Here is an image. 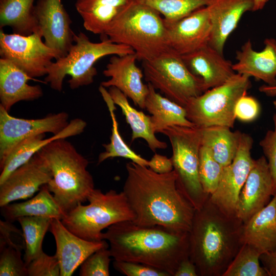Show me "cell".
Wrapping results in <instances>:
<instances>
[{
	"label": "cell",
	"instance_id": "f6af8a7d",
	"mask_svg": "<svg viewBox=\"0 0 276 276\" xmlns=\"http://www.w3.org/2000/svg\"><path fill=\"white\" fill-rule=\"evenodd\" d=\"M260 260L268 276H276V248L272 252L261 255Z\"/></svg>",
	"mask_w": 276,
	"mask_h": 276
},
{
	"label": "cell",
	"instance_id": "836d02e7",
	"mask_svg": "<svg viewBox=\"0 0 276 276\" xmlns=\"http://www.w3.org/2000/svg\"><path fill=\"white\" fill-rule=\"evenodd\" d=\"M261 255L254 247L243 244L223 276H268L261 266Z\"/></svg>",
	"mask_w": 276,
	"mask_h": 276
},
{
	"label": "cell",
	"instance_id": "d6986e66",
	"mask_svg": "<svg viewBox=\"0 0 276 276\" xmlns=\"http://www.w3.org/2000/svg\"><path fill=\"white\" fill-rule=\"evenodd\" d=\"M274 195L272 176L264 156L255 159L241 191L236 211L243 223L264 208Z\"/></svg>",
	"mask_w": 276,
	"mask_h": 276
},
{
	"label": "cell",
	"instance_id": "30bf717a",
	"mask_svg": "<svg viewBox=\"0 0 276 276\" xmlns=\"http://www.w3.org/2000/svg\"><path fill=\"white\" fill-rule=\"evenodd\" d=\"M142 62L148 83L183 107L190 99L206 91L202 80L192 74L181 56L170 48L151 60Z\"/></svg>",
	"mask_w": 276,
	"mask_h": 276
},
{
	"label": "cell",
	"instance_id": "d590c367",
	"mask_svg": "<svg viewBox=\"0 0 276 276\" xmlns=\"http://www.w3.org/2000/svg\"><path fill=\"white\" fill-rule=\"evenodd\" d=\"M224 167L214 157L211 150L201 145L199 155V175L202 188L211 195L216 190Z\"/></svg>",
	"mask_w": 276,
	"mask_h": 276
},
{
	"label": "cell",
	"instance_id": "8d00e7d4",
	"mask_svg": "<svg viewBox=\"0 0 276 276\" xmlns=\"http://www.w3.org/2000/svg\"><path fill=\"white\" fill-rule=\"evenodd\" d=\"M111 256L109 245L89 256L80 265V276H109V265Z\"/></svg>",
	"mask_w": 276,
	"mask_h": 276
},
{
	"label": "cell",
	"instance_id": "603a6c76",
	"mask_svg": "<svg viewBox=\"0 0 276 276\" xmlns=\"http://www.w3.org/2000/svg\"><path fill=\"white\" fill-rule=\"evenodd\" d=\"M33 79L11 61L0 59V105L7 111L16 103L33 101L43 95L39 85L28 83Z\"/></svg>",
	"mask_w": 276,
	"mask_h": 276
},
{
	"label": "cell",
	"instance_id": "6da1fadb",
	"mask_svg": "<svg viewBox=\"0 0 276 276\" xmlns=\"http://www.w3.org/2000/svg\"><path fill=\"white\" fill-rule=\"evenodd\" d=\"M126 170L122 191L134 213V223L190 233L195 209L179 188L174 170L159 174L131 161Z\"/></svg>",
	"mask_w": 276,
	"mask_h": 276
},
{
	"label": "cell",
	"instance_id": "c3c4849f",
	"mask_svg": "<svg viewBox=\"0 0 276 276\" xmlns=\"http://www.w3.org/2000/svg\"><path fill=\"white\" fill-rule=\"evenodd\" d=\"M269 1L270 0H253L254 7L252 11L262 10Z\"/></svg>",
	"mask_w": 276,
	"mask_h": 276
},
{
	"label": "cell",
	"instance_id": "b9f144b4",
	"mask_svg": "<svg viewBox=\"0 0 276 276\" xmlns=\"http://www.w3.org/2000/svg\"><path fill=\"white\" fill-rule=\"evenodd\" d=\"M261 111L260 105L254 97L242 96L238 101L235 108L236 119L245 123L254 121L259 117Z\"/></svg>",
	"mask_w": 276,
	"mask_h": 276
},
{
	"label": "cell",
	"instance_id": "ffe728a7",
	"mask_svg": "<svg viewBox=\"0 0 276 276\" xmlns=\"http://www.w3.org/2000/svg\"><path fill=\"white\" fill-rule=\"evenodd\" d=\"M264 48L260 51L255 50L250 39L236 51L237 62L233 68L238 74L254 77L269 86L276 85V39L266 38Z\"/></svg>",
	"mask_w": 276,
	"mask_h": 276
},
{
	"label": "cell",
	"instance_id": "5b68a950",
	"mask_svg": "<svg viewBox=\"0 0 276 276\" xmlns=\"http://www.w3.org/2000/svg\"><path fill=\"white\" fill-rule=\"evenodd\" d=\"M138 0L128 5L105 33L112 42L131 48L137 60H151L169 49L164 18Z\"/></svg>",
	"mask_w": 276,
	"mask_h": 276
},
{
	"label": "cell",
	"instance_id": "ac0fdd59",
	"mask_svg": "<svg viewBox=\"0 0 276 276\" xmlns=\"http://www.w3.org/2000/svg\"><path fill=\"white\" fill-rule=\"evenodd\" d=\"M49 231L56 246V256L60 267V276H71L91 254L108 245L106 240L91 241L76 235L58 219H51Z\"/></svg>",
	"mask_w": 276,
	"mask_h": 276
},
{
	"label": "cell",
	"instance_id": "e575fe53",
	"mask_svg": "<svg viewBox=\"0 0 276 276\" xmlns=\"http://www.w3.org/2000/svg\"><path fill=\"white\" fill-rule=\"evenodd\" d=\"M157 11L165 20L174 21L209 6L213 0H138Z\"/></svg>",
	"mask_w": 276,
	"mask_h": 276
},
{
	"label": "cell",
	"instance_id": "cb8c5ba5",
	"mask_svg": "<svg viewBox=\"0 0 276 276\" xmlns=\"http://www.w3.org/2000/svg\"><path fill=\"white\" fill-rule=\"evenodd\" d=\"M86 123L76 118L71 121L59 133L45 138V134L29 137L17 145L10 153L4 164L0 167V185L17 168L28 162L42 148L51 142L60 139L77 135L83 132Z\"/></svg>",
	"mask_w": 276,
	"mask_h": 276
},
{
	"label": "cell",
	"instance_id": "8fae6325",
	"mask_svg": "<svg viewBox=\"0 0 276 276\" xmlns=\"http://www.w3.org/2000/svg\"><path fill=\"white\" fill-rule=\"evenodd\" d=\"M40 33L21 35L0 31V55L16 64L30 77L46 76L56 53L42 40Z\"/></svg>",
	"mask_w": 276,
	"mask_h": 276
},
{
	"label": "cell",
	"instance_id": "1f68e13d",
	"mask_svg": "<svg viewBox=\"0 0 276 276\" xmlns=\"http://www.w3.org/2000/svg\"><path fill=\"white\" fill-rule=\"evenodd\" d=\"M99 90L106 103L112 121V128L110 142L108 144L103 145L105 151L99 155L98 164H101L108 158L121 157L130 159L131 162L140 165L148 167L149 160L136 153L122 139L119 132L118 122L114 113L116 109V104L114 103L108 90L101 85L99 87Z\"/></svg>",
	"mask_w": 276,
	"mask_h": 276
},
{
	"label": "cell",
	"instance_id": "ee69618b",
	"mask_svg": "<svg viewBox=\"0 0 276 276\" xmlns=\"http://www.w3.org/2000/svg\"><path fill=\"white\" fill-rule=\"evenodd\" d=\"M148 167L159 174L168 173L173 170L171 158L159 154H155L149 160Z\"/></svg>",
	"mask_w": 276,
	"mask_h": 276
},
{
	"label": "cell",
	"instance_id": "e0dca14e",
	"mask_svg": "<svg viewBox=\"0 0 276 276\" xmlns=\"http://www.w3.org/2000/svg\"><path fill=\"white\" fill-rule=\"evenodd\" d=\"M135 53L122 56L113 55L103 72L109 79L101 85L105 88L115 87L130 98L135 105L145 109V102L149 92L148 85L143 82L142 71L136 66Z\"/></svg>",
	"mask_w": 276,
	"mask_h": 276
},
{
	"label": "cell",
	"instance_id": "83f0119b",
	"mask_svg": "<svg viewBox=\"0 0 276 276\" xmlns=\"http://www.w3.org/2000/svg\"><path fill=\"white\" fill-rule=\"evenodd\" d=\"M149 92L145 102V109L151 114V119L155 133L160 132L172 126L194 127L187 118L184 107L162 96L148 83Z\"/></svg>",
	"mask_w": 276,
	"mask_h": 276
},
{
	"label": "cell",
	"instance_id": "74e56055",
	"mask_svg": "<svg viewBox=\"0 0 276 276\" xmlns=\"http://www.w3.org/2000/svg\"><path fill=\"white\" fill-rule=\"evenodd\" d=\"M0 276H28L27 266L21 250L7 246L0 250Z\"/></svg>",
	"mask_w": 276,
	"mask_h": 276
},
{
	"label": "cell",
	"instance_id": "f35d334b",
	"mask_svg": "<svg viewBox=\"0 0 276 276\" xmlns=\"http://www.w3.org/2000/svg\"><path fill=\"white\" fill-rule=\"evenodd\" d=\"M28 276H60V267L56 256L42 251L27 265Z\"/></svg>",
	"mask_w": 276,
	"mask_h": 276
},
{
	"label": "cell",
	"instance_id": "7dc6e473",
	"mask_svg": "<svg viewBox=\"0 0 276 276\" xmlns=\"http://www.w3.org/2000/svg\"><path fill=\"white\" fill-rule=\"evenodd\" d=\"M259 90L268 97H276V85L269 86L264 84L259 87Z\"/></svg>",
	"mask_w": 276,
	"mask_h": 276
},
{
	"label": "cell",
	"instance_id": "9a60e30c",
	"mask_svg": "<svg viewBox=\"0 0 276 276\" xmlns=\"http://www.w3.org/2000/svg\"><path fill=\"white\" fill-rule=\"evenodd\" d=\"M52 178L48 163L38 152L0 185V206L32 197Z\"/></svg>",
	"mask_w": 276,
	"mask_h": 276
},
{
	"label": "cell",
	"instance_id": "bcb514c9",
	"mask_svg": "<svg viewBox=\"0 0 276 276\" xmlns=\"http://www.w3.org/2000/svg\"><path fill=\"white\" fill-rule=\"evenodd\" d=\"M174 276H198L196 267L189 257L180 263Z\"/></svg>",
	"mask_w": 276,
	"mask_h": 276
},
{
	"label": "cell",
	"instance_id": "d4e9b609",
	"mask_svg": "<svg viewBox=\"0 0 276 276\" xmlns=\"http://www.w3.org/2000/svg\"><path fill=\"white\" fill-rule=\"evenodd\" d=\"M242 241L261 255L276 248V194L268 204L243 223Z\"/></svg>",
	"mask_w": 276,
	"mask_h": 276
},
{
	"label": "cell",
	"instance_id": "5bb4252c",
	"mask_svg": "<svg viewBox=\"0 0 276 276\" xmlns=\"http://www.w3.org/2000/svg\"><path fill=\"white\" fill-rule=\"evenodd\" d=\"M35 12L45 44L56 53L57 59L65 56L74 43L75 34L61 0H37Z\"/></svg>",
	"mask_w": 276,
	"mask_h": 276
},
{
	"label": "cell",
	"instance_id": "7a4b0ae2",
	"mask_svg": "<svg viewBox=\"0 0 276 276\" xmlns=\"http://www.w3.org/2000/svg\"><path fill=\"white\" fill-rule=\"evenodd\" d=\"M102 239L108 242L115 260L141 263L170 276H174L180 262L189 257V233L160 226L122 221L108 227Z\"/></svg>",
	"mask_w": 276,
	"mask_h": 276
},
{
	"label": "cell",
	"instance_id": "4dcf8cb0",
	"mask_svg": "<svg viewBox=\"0 0 276 276\" xmlns=\"http://www.w3.org/2000/svg\"><path fill=\"white\" fill-rule=\"evenodd\" d=\"M200 128L201 145L208 147L223 167L229 165L236 156L242 132L222 126Z\"/></svg>",
	"mask_w": 276,
	"mask_h": 276
},
{
	"label": "cell",
	"instance_id": "2e32d148",
	"mask_svg": "<svg viewBox=\"0 0 276 276\" xmlns=\"http://www.w3.org/2000/svg\"><path fill=\"white\" fill-rule=\"evenodd\" d=\"M164 22L168 46L180 55L191 53L209 42L211 24L207 6L177 20H164Z\"/></svg>",
	"mask_w": 276,
	"mask_h": 276
},
{
	"label": "cell",
	"instance_id": "277c9868",
	"mask_svg": "<svg viewBox=\"0 0 276 276\" xmlns=\"http://www.w3.org/2000/svg\"><path fill=\"white\" fill-rule=\"evenodd\" d=\"M38 152L52 173L48 188L66 214L87 200L95 189L93 177L87 169L89 162L71 142L66 139H57Z\"/></svg>",
	"mask_w": 276,
	"mask_h": 276
},
{
	"label": "cell",
	"instance_id": "44dd1931",
	"mask_svg": "<svg viewBox=\"0 0 276 276\" xmlns=\"http://www.w3.org/2000/svg\"><path fill=\"white\" fill-rule=\"evenodd\" d=\"M211 24L208 44L223 54L226 40L245 12L252 11L253 0H213L207 6Z\"/></svg>",
	"mask_w": 276,
	"mask_h": 276
},
{
	"label": "cell",
	"instance_id": "f1b7e54d",
	"mask_svg": "<svg viewBox=\"0 0 276 276\" xmlns=\"http://www.w3.org/2000/svg\"><path fill=\"white\" fill-rule=\"evenodd\" d=\"M108 92L114 103L121 108L126 122L130 126L132 130L131 143L135 139H143L154 152L157 149H164L167 147L166 143L156 137L151 117L133 108L129 104L128 98L117 88L110 87Z\"/></svg>",
	"mask_w": 276,
	"mask_h": 276
},
{
	"label": "cell",
	"instance_id": "7bdbcfd3",
	"mask_svg": "<svg viewBox=\"0 0 276 276\" xmlns=\"http://www.w3.org/2000/svg\"><path fill=\"white\" fill-rule=\"evenodd\" d=\"M21 233L12 222L0 220V249L7 246H11L20 250L25 249V246L17 244L13 240V235Z\"/></svg>",
	"mask_w": 276,
	"mask_h": 276
},
{
	"label": "cell",
	"instance_id": "f546056e",
	"mask_svg": "<svg viewBox=\"0 0 276 276\" xmlns=\"http://www.w3.org/2000/svg\"><path fill=\"white\" fill-rule=\"evenodd\" d=\"M35 0H0V28L10 27L21 35L40 33Z\"/></svg>",
	"mask_w": 276,
	"mask_h": 276
},
{
	"label": "cell",
	"instance_id": "52a82bcc",
	"mask_svg": "<svg viewBox=\"0 0 276 276\" xmlns=\"http://www.w3.org/2000/svg\"><path fill=\"white\" fill-rule=\"evenodd\" d=\"M89 204H79L61 222L71 232L85 240H103V230L115 223L133 221L135 215L123 191L103 193L95 189L87 198Z\"/></svg>",
	"mask_w": 276,
	"mask_h": 276
},
{
	"label": "cell",
	"instance_id": "4fadbf2b",
	"mask_svg": "<svg viewBox=\"0 0 276 276\" xmlns=\"http://www.w3.org/2000/svg\"><path fill=\"white\" fill-rule=\"evenodd\" d=\"M253 143L251 136L242 132L235 158L224 167L216 190L209 196L227 214L236 215L240 193L254 165L255 159L251 156Z\"/></svg>",
	"mask_w": 276,
	"mask_h": 276
},
{
	"label": "cell",
	"instance_id": "7c38bea8",
	"mask_svg": "<svg viewBox=\"0 0 276 276\" xmlns=\"http://www.w3.org/2000/svg\"><path fill=\"white\" fill-rule=\"evenodd\" d=\"M68 114L60 112L35 119L11 116L0 105V167L13 149L23 140L47 132L56 134L68 124Z\"/></svg>",
	"mask_w": 276,
	"mask_h": 276
},
{
	"label": "cell",
	"instance_id": "4316f807",
	"mask_svg": "<svg viewBox=\"0 0 276 276\" xmlns=\"http://www.w3.org/2000/svg\"><path fill=\"white\" fill-rule=\"evenodd\" d=\"M1 208V215L5 220L11 222L25 216L62 220L66 215L51 194L47 184L42 186L32 198L19 203H10Z\"/></svg>",
	"mask_w": 276,
	"mask_h": 276
},
{
	"label": "cell",
	"instance_id": "8992f818",
	"mask_svg": "<svg viewBox=\"0 0 276 276\" xmlns=\"http://www.w3.org/2000/svg\"><path fill=\"white\" fill-rule=\"evenodd\" d=\"M99 42H91L83 33L75 34L74 43L64 57L55 60L48 67L44 78L54 90L60 91L66 75L72 89L86 86L94 82L97 74L94 65L103 57L133 54V50L126 45L112 42L107 37Z\"/></svg>",
	"mask_w": 276,
	"mask_h": 276
},
{
	"label": "cell",
	"instance_id": "ba28073f",
	"mask_svg": "<svg viewBox=\"0 0 276 276\" xmlns=\"http://www.w3.org/2000/svg\"><path fill=\"white\" fill-rule=\"evenodd\" d=\"M251 87L250 77L236 73L224 83L190 99L184 107L187 118L198 128L222 126L232 129L236 104Z\"/></svg>",
	"mask_w": 276,
	"mask_h": 276
},
{
	"label": "cell",
	"instance_id": "3957f363",
	"mask_svg": "<svg viewBox=\"0 0 276 276\" xmlns=\"http://www.w3.org/2000/svg\"><path fill=\"white\" fill-rule=\"evenodd\" d=\"M243 225L236 215L225 213L209 197L195 210L189 258L199 276H223L243 244Z\"/></svg>",
	"mask_w": 276,
	"mask_h": 276
},
{
	"label": "cell",
	"instance_id": "ab89813d",
	"mask_svg": "<svg viewBox=\"0 0 276 276\" xmlns=\"http://www.w3.org/2000/svg\"><path fill=\"white\" fill-rule=\"evenodd\" d=\"M272 120L273 129L267 131L259 144L267 161L272 178L274 195L276 194V113L273 114Z\"/></svg>",
	"mask_w": 276,
	"mask_h": 276
},
{
	"label": "cell",
	"instance_id": "7402d4cb",
	"mask_svg": "<svg viewBox=\"0 0 276 276\" xmlns=\"http://www.w3.org/2000/svg\"><path fill=\"white\" fill-rule=\"evenodd\" d=\"M181 56L190 72L202 80L206 90L224 83L236 73L233 63L208 43Z\"/></svg>",
	"mask_w": 276,
	"mask_h": 276
},
{
	"label": "cell",
	"instance_id": "681fc988",
	"mask_svg": "<svg viewBox=\"0 0 276 276\" xmlns=\"http://www.w3.org/2000/svg\"><path fill=\"white\" fill-rule=\"evenodd\" d=\"M273 107L276 110V100H274L273 101Z\"/></svg>",
	"mask_w": 276,
	"mask_h": 276
},
{
	"label": "cell",
	"instance_id": "484cf974",
	"mask_svg": "<svg viewBox=\"0 0 276 276\" xmlns=\"http://www.w3.org/2000/svg\"><path fill=\"white\" fill-rule=\"evenodd\" d=\"M134 0H77L75 7L85 29L104 36L121 12Z\"/></svg>",
	"mask_w": 276,
	"mask_h": 276
},
{
	"label": "cell",
	"instance_id": "60d3db41",
	"mask_svg": "<svg viewBox=\"0 0 276 276\" xmlns=\"http://www.w3.org/2000/svg\"><path fill=\"white\" fill-rule=\"evenodd\" d=\"M113 266L116 270L126 276H170L166 272L139 263L114 260Z\"/></svg>",
	"mask_w": 276,
	"mask_h": 276
},
{
	"label": "cell",
	"instance_id": "9c48e42d",
	"mask_svg": "<svg viewBox=\"0 0 276 276\" xmlns=\"http://www.w3.org/2000/svg\"><path fill=\"white\" fill-rule=\"evenodd\" d=\"M161 133L168 137L171 145V158L179 188L195 209H199L210 196L204 191L199 175L200 128L172 126Z\"/></svg>",
	"mask_w": 276,
	"mask_h": 276
},
{
	"label": "cell",
	"instance_id": "d6a6232c",
	"mask_svg": "<svg viewBox=\"0 0 276 276\" xmlns=\"http://www.w3.org/2000/svg\"><path fill=\"white\" fill-rule=\"evenodd\" d=\"M51 219L35 216L21 217L17 219L23 234L24 260L27 266L43 251L42 242L47 232L49 230Z\"/></svg>",
	"mask_w": 276,
	"mask_h": 276
}]
</instances>
